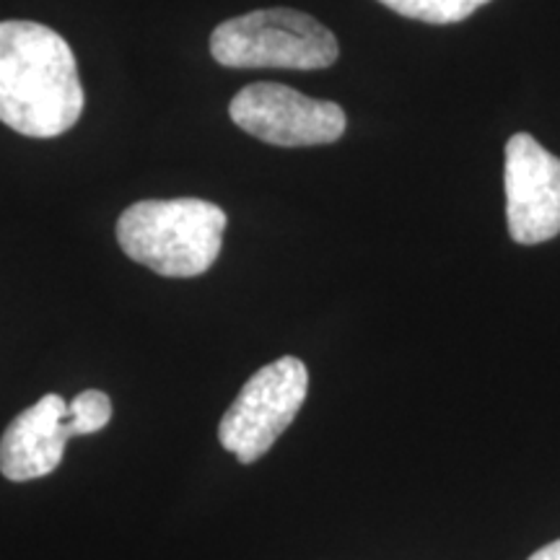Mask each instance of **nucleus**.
<instances>
[{"mask_svg":"<svg viewBox=\"0 0 560 560\" xmlns=\"http://www.w3.org/2000/svg\"><path fill=\"white\" fill-rule=\"evenodd\" d=\"M83 86L70 45L37 21H0V122L26 138L79 122Z\"/></svg>","mask_w":560,"mask_h":560,"instance_id":"1","label":"nucleus"},{"mask_svg":"<svg viewBox=\"0 0 560 560\" xmlns=\"http://www.w3.org/2000/svg\"><path fill=\"white\" fill-rule=\"evenodd\" d=\"M380 3L405 19L425 21V24H457L490 0H380Z\"/></svg>","mask_w":560,"mask_h":560,"instance_id":"8","label":"nucleus"},{"mask_svg":"<svg viewBox=\"0 0 560 560\" xmlns=\"http://www.w3.org/2000/svg\"><path fill=\"white\" fill-rule=\"evenodd\" d=\"M236 128L262 143L299 149V145L335 143L348 128V117L335 102L312 100L283 83H252L229 104Z\"/></svg>","mask_w":560,"mask_h":560,"instance_id":"5","label":"nucleus"},{"mask_svg":"<svg viewBox=\"0 0 560 560\" xmlns=\"http://www.w3.org/2000/svg\"><path fill=\"white\" fill-rule=\"evenodd\" d=\"M529 560H560V540L545 545V548L537 550Z\"/></svg>","mask_w":560,"mask_h":560,"instance_id":"10","label":"nucleus"},{"mask_svg":"<svg viewBox=\"0 0 560 560\" xmlns=\"http://www.w3.org/2000/svg\"><path fill=\"white\" fill-rule=\"evenodd\" d=\"M506 219L511 240L542 244L560 234V159L527 132L506 143Z\"/></svg>","mask_w":560,"mask_h":560,"instance_id":"6","label":"nucleus"},{"mask_svg":"<svg viewBox=\"0 0 560 560\" xmlns=\"http://www.w3.org/2000/svg\"><path fill=\"white\" fill-rule=\"evenodd\" d=\"M210 55L226 68L319 70L338 60L340 47L317 19L293 9H265L215 26Z\"/></svg>","mask_w":560,"mask_h":560,"instance_id":"3","label":"nucleus"},{"mask_svg":"<svg viewBox=\"0 0 560 560\" xmlns=\"http://www.w3.org/2000/svg\"><path fill=\"white\" fill-rule=\"evenodd\" d=\"M70 439V405L60 395H45L5 429L0 439V472L13 482L45 478L60 467Z\"/></svg>","mask_w":560,"mask_h":560,"instance_id":"7","label":"nucleus"},{"mask_svg":"<svg viewBox=\"0 0 560 560\" xmlns=\"http://www.w3.org/2000/svg\"><path fill=\"white\" fill-rule=\"evenodd\" d=\"M70 405V431L73 436H89V433L102 431L112 418L109 397L100 389H86L75 395Z\"/></svg>","mask_w":560,"mask_h":560,"instance_id":"9","label":"nucleus"},{"mask_svg":"<svg viewBox=\"0 0 560 560\" xmlns=\"http://www.w3.org/2000/svg\"><path fill=\"white\" fill-rule=\"evenodd\" d=\"M310 392V371L296 355L268 363L244 384L226 416L219 439L242 465H252L272 450L278 436L293 423Z\"/></svg>","mask_w":560,"mask_h":560,"instance_id":"4","label":"nucleus"},{"mask_svg":"<svg viewBox=\"0 0 560 560\" xmlns=\"http://www.w3.org/2000/svg\"><path fill=\"white\" fill-rule=\"evenodd\" d=\"M226 221L208 200H140L117 221V242L130 260L159 276L195 278L219 260Z\"/></svg>","mask_w":560,"mask_h":560,"instance_id":"2","label":"nucleus"}]
</instances>
